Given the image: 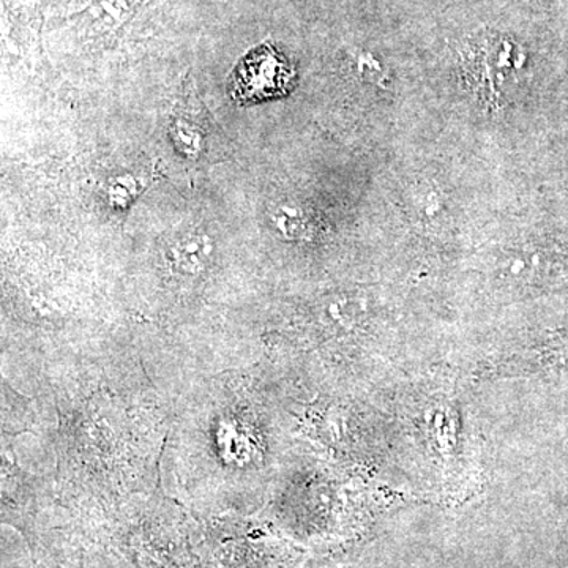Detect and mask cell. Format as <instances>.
Returning <instances> with one entry per match:
<instances>
[{
    "mask_svg": "<svg viewBox=\"0 0 568 568\" xmlns=\"http://www.w3.org/2000/svg\"><path fill=\"white\" fill-rule=\"evenodd\" d=\"M526 54L510 39H485L473 51V71L487 91L503 95L507 84H517L518 74L525 69Z\"/></svg>",
    "mask_w": 568,
    "mask_h": 568,
    "instance_id": "cell-1",
    "label": "cell"
},
{
    "mask_svg": "<svg viewBox=\"0 0 568 568\" xmlns=\"http://www.w3.org/2000/svg\"><path fill=\"white\" fill-rule=\"evenodd\" d=\"M213 245L207 235L189 233L171 246L170 257L174 268L183 275H197L211 263Z\"/></svg>",
    "mask_w": 568,
    "mask_h": 568,
    "instance_id": "cell-2",
    "label": "cell"
},
{
    "mask_svg": "<svg viewBox=\"0 0 568 568\" xmlns=\"http://www.w3.org/2000/svg\"><path fill=\"white\" fill-rule=\"evenodd\" d=\"M272 227L286 241H301L310 231L308 219L298 205L282 203L268 213Z\"/></svg>",
    "mask_w": 568,
    "mask_h": 568,
    "instance_id": "cell-3",
    "label": "cell"
},
{
    "mask_svg": "<svg viewBox=\"0 0 568 568\" xmlns=\"http://www.w3.org/2000/svg\"><path fill=\"white\" fill-rule=\"evenodd\" d=\"M544 257L540 256V253L519 250L506 261V271L515 282L529 283L537 275H540V272L544 271Z\"/></svg>",
    "mask_w": 568,
    "mask_h": 568,
    "instance_id": "cell-4",
    "label": "cell"
},
{
    "mask_svg": "<svg viewBox=\"0 0 568 568\" xmlns=\"http://www.w3.org/2000/svg\"><path fill=\"white\" fill-rule=\"evenodd\" d=\"M365 315L364 304L358 298L342 295L327 305V316L336 327L351 328Z\"/></svg>",
    "mask_w": 568,
    "mask_h": 568,
    "instance_id": "cell-5",
    "label": "cell"
},
{
    "mask_svg": "<svg viewBox=\"0 0 568 568\" xmlns=\"http://www.w3.org/2000/svg\"><path fill=\"white\" fill-rule=\"evenodd\" d=\"M416 201L418 215L428 220H435L437 216L443 215L444 207H446L444 197L436 190H425V192L418 194Z\"/></svg>",
    "mask_w": 568,
    "mask_h": 568,
    "instance_id": "cell-6",
    "label": "cell"
},
{
    "mask_svg": "<svg viewBox=\"0 0 568 568\" xmlns=\"http://www.w3.org/2000/svg\"><path fill=\"white\" fill-rule=\"evenodd\" d=\"M136 193V182L129 175H122V178L114 179L110 185V200L112 204L125 205L130 203Z\"/></svg>",
    "mask_w": 568,
    "mask_h": 568,
    "instance_id": "cell-7",
    "label": "cell"
},
{
    "mask_svg": "<svg viewBox=\"0 0 568 568\" xmlns=\"http://www.w3.org/2000/svg\"><path fill=\"white\" fill-rule=\"evenodd\" d=\"M174 136L175 141L181 144L183 152L193 153L194 155V153L200 151L201 136L197 134L196 130H193L192 126L186 125V123H179Z\"/></svg>",
    "mask_w": 568,
    "mask_h": 568,
    "instance_id": "cell-8",
    "label": "cell"
}]
</instances>
